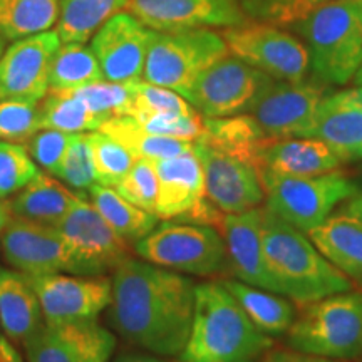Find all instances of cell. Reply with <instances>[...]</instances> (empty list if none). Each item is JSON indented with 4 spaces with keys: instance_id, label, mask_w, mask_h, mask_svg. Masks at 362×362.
<instances>
[{
    "instance_id": "1",
    "label": "cell",
    "mask_w": 362,
    "mask_h": 362,
    "mask_svg": "<svg viewBox=\"0 0 362 362\" xmlns=\"http://www.w3.org/2000/svg\"><path fill=\"white\" fill-rule=\"evenodd\" d=\"M111 322L131 346L178 357L188 341L197 284L187 275L129 257L112 272Z\"/></svg>"
},
{
    "instance_id": "2",
    "label": "cell",
    "mask_w": 362,
    "mask_h": 362,
    "mask_svg": "<svg viewBox=\"0 0 362 362\" xmlns=\"http://www.w3.org/2000/svg\"><path fill=\"white\" fill-rule=\"evenodd\" d=\"M274 341L220 280L197 285L192 330L176 362H259Z\"/></svg>"
},
{
    "instance_id": "3",
    "label": "cell",
    "mask_w": 362,
    "mask_h": 362,
    "mask_svg": "<svg viewBox=\"0 0 362 362\" xmlns=\"http://www.w3.org/2000/svg\"><path fill=\"white\" fill-rule=\"evenodd\" d=\"M262 250L277 293L298 307L352 291V280L329 262L309 235L270 214L264 206Z\"/></svg>"
},
{
    "instance_id": "4",
    "label": "cell",
    "mask_w": 362,
    "mask_h": 362,
    "mask_svg": "<svg viewBox=\"0 0 362 362\" xmlns=\"http://www.w3.org/2000/svg\"><path fill=\"white\" fill-rule=\"evenodd\" d=\"M292 29L305 40L314 79L327 86L354 79L362 64V0H330Z\"/></svg>"
},
{
    "instance_id": "5",
    "label": "cell",
    "mask_w": 362,
    "mask_h": 362,
    "mask_svg": "<svg viewBox=\"0 0 362 362\" xmlns=\"http://www.w3.org/2000/svg\"><path fill=\"white\" fill-rule=\"evenodd\" d=\"M287 346L327 359L362 356V292H341L298 307Z\"/></svg>"
},
{
    "instance_id": "6",
    "label": "cell",
    "mask_w": 362,
    "mask_h": 362,
    "mask_svg": "<svg viewBox=\"0 0 362 362\" xmlns=\"http://www.w3.org/2000/svg\"><path fill=\"white\" fill-rule=\"evenodd\" d=\"M134 255L183 275L215 277L230 270L225 240L210 225L166 221L133 245Z\"/></svg>"
},
{
    "instance_id": "7",
    "label": "cell",
    "mask_w": 362,
    "mask_h": 362,
    "mask_svg": "<svg viewBox=\"0 0 362 362\" xmlns=\"http://www.w3.org/2000/svg\"><path fill=\"white\" fill-rule=\"evenodd\" d=\"M259 173L265 189L267 210L305 233L359 192V185L341 168L314 176Z\"/></svg>"
},
{
    "instance_id": "8",
    "label": "cell",
    "mask_w": 362,
    "mask_h": 362,
    "mask_svg": "<svg viewBox=\"0 0 362 362\" xmlns=\"http://www.w3.org/2000/svg\"><path fill=\"white\" fill-rule=\"evenodd\" d=\"M226 54L223 37L211 29L151 30L143 79L185 96L198 76Z\"/></svg>"
},
{
    "instance_id": "9",
    "label": "cell",
    "mask_w": 362,
    "mask_h": 362,
    "mask_svg": "<svg viewBox=\"0 0 362 362\" xmlns=\"http://www.w3.org/2000/svg\"><path fill=\"white\" fill-rule=\"evenodd\" d=\"M220 34L232 56L272 79L297 83L307 79L310 72L305 44L277 25L247 21L245 24L226 27Z\"/></svg>"
},
{
    "instance_id": "10",
    "label": "cell",
    "mask_w": 362,
    "mask_h": 362,
    "mask_svg": "<svg viewBox=\"0 0 362 362\" xmlns=\"http://www.w3.org/2000/svg\"><path fill=\"white\" fill-rule=\"evenodd\" d=\"M329 86L320 81L272 79L247 112L269 139L310 138L320 103Z\"/></svg>"
},
{
    "instance_id": "11",
    "label": "cell",
    "mask_w": 362,
    "mask_h": 362,
    "mask_svg": "<svg viewBox=\"0 0 362 362\" xmlns=\"http://www.w3.org/2000/svg\"><path fill=\"white\" fill-rule=\"evenodd\" d=\"M72 253L76 275H104L133 257L129 243L117 235L99 215L93 203L79 193L78 200L64 218L56 225Z\"/></svg>"
},
{
    "instance_id": "12",
    "label": "cell",
    "mask_w": 362,
    "mask_h": 362,
    "mask_svg": "<svg viewBox=\"0 0 362 362\" xmlns=\"http://www.w3.org/2000/svg\"><path fill=\"white\" fill-rule=\"evenodd\" d=\"M270 76L226 54L198 76L185 99L203 117H228L250 110Z\"/></svg>"
},
{
    "instance_id": "13",
    "label": "cell",
    "mask_w": 362,
    "mask_h": 362,
    "mask_svg": "<svg viewBox=\"0 0 362 362\" xmlns=\"http://www.w3.org/2000/svg\"><path fill=\"white\" fill-rule=\"evenodd\" d=\"M194 148V146H193ZM160 220L203 223L216 228L221 211L206 200L203 166L194 151L155 161Z\"/></svg>"
},
{
    "instance_id": "14",
    "label": "cell",
    "mask_w": 362,
    "mask_h": 362,
    "mask_svg": "<svg viewBox=\"0 0 362 362\" xmlns=\"http://www.w3.org/2000/svg\"><path fill=\"white\" fill-rule=\"evenodd\" d=\"M0 250L7 264L25 277L72 270L69 243L54 225L12 215L0 232Z\"/></svg>"
},
{
    "instance_id": "15",
    "label": "cell",
    "mask_w": 362,
    "mask_h": 362,
    "mask_svg": "<svg viewBox=\"0 0 362 362\" xmlns=\"http://www.w3.org/2000/svg\"><path fill=\"white\" fill-rule=\"evenodd\" d=\"M27 279L37 293L45 322L98 320L111 304L112 279L106 275L49 274Z\"/></svg>"
},
{
    "instance_id": "16",
    "label": "cell",
    "mask_w": 362,
    "mask_h": 362,
    "mask_svg": "<svg viewBox=\"0 0 362 362\" xmlns=\"http://www.w3.org/2000/svg\"><path fill=\"white\" fill-rule=\"evenodd\" d=\"M61 39L56 30L13 40L0 56V99L40 103L49 93V76Z\"/></svg>"
},
{
    "instance_id": "17",
    "label": "cell",
    "mask_w": 362,
    "mask_h": 362,
    "mask_svg": "<svg viewBox=\"0 0 362 362\" xmlns=\"http://www.w3.org/2000/svg\"><path fill=\"white\" fill-rule=\"evenodd\" d=\"M22 347L27 362H110L116 337L98 320L44 322Z\"/></svg>"
},
{
    "instance_id": "18",
    "label": "cell",
    "mask_w": 362,
    "mask_h": 362,
    "mask_svg": "<svg viewBox=\"0 0 362 362\" xmlns=\"http://www.w3.org/2000/svg\"><path fill=\"white\" fill-rule=\"evenodd\" d=\"M194 155L203 166L206 200L221 214H243L265 202V189L255 166L194 141Z\"/></svg>"
},
{
    "instance_id": "19",
    "label": "cell",
    "mask_w": 362,
    "mask_h": 362,
    "mask_svg": "<svg viewBox=\"0 0 362 362\" xmlns=\"http://www.w3.org/2000/svg\"><path fill=\"white\" fill-rule=\"evenodd\" d=\"M126 12L156 33L226 29L248 21L240 0H129Z\"/></svg>"
},
{
    "instance_id": "20",
    "label": "cell",
    "mask_w": 362,
    "mask_h": 362,
    "mask_svg": "<svg viewBox=\"0 0 362 362\" xmlns=\"http://www.w3.org/2000/svg\"><path fill=\"white\" fill-rule=\"evenodd\" d=\"M149 39L151 29L128 12L107 21L90 40L104 79L121 84L141 81Z\"/></svg>"
},
{
    "instance_id": "21",
    "label": "cell",
    "mask_w": 362,
    "mask_h": 362,
    "mask_svg": "<svg viewBox=\"0 0 362 362\" xmlns=\"http://www.w3.org/2000/svg\"><path fill=\"white\" fill-rule=\"evenodd\" d=\"M319 252L362 285V189L342 202L336 210L307 232Z\"/></svg>"
},
{
    "instance_id": "22",
    "label": "cell",
    "mask_w": 362,
    "mask_h": 362,
    "mask_svg": "<svg viewBox=\"0 0 362 362\" xmlns=\"http://www.w3.org/2000/svg\"><path fill=\"white\" fill-rule=\"evenodd\" d=\"M262 221L264 206L252 208L243 214H221L216 230L225 240L230 270L240 282L277 293L265 269L262 250Z\"/></svg>"
},
{
    "instance_id": "23",
    "label": "cell",
    "mask_w": 362,
    "mask_h": 362,
    "mask_svg": "<svg viewBox=\"0 0 362 362\" xmlns=\"http://www.w3.org/2000/svg\"><path fill=\"white\" fill-rule=\"evenodd\" d=\"M310 138L324 141L342 163L362 160V86L322 99Z\"/></svg>"
},
{
    "instance_id": "24",
    "label": "cell",
    "mask_w": 362,
    "mask_h": 362,
    "mask_svg": "<svg viewBox=\"0 0 362 362\" xmlns=\"http://www.w3.org/2000/svg\"><path fill=\"white\" fill-rule=\"evenodd\" d=\"M342 161L317 138L267 139L257 170L284 176H314L341 168Z\"/></svg>"
},
{
    "instance_id": "25",
    "label": "cell",
    "mask_w": 362,
    "mask_h": 362,
    "mask_svg": "<svg viewBox=\"0 0 362 362\" xmlns=\"http://www.w3.org/2000/svg\"><path fill=\"white\" fill-rule=\"evenodd\" d=\"M39 297L21 272L0 270V327L8 341L24 346L44 325Z\"/></svg>"
},
{
    "instance_id": "26",
    "label": "cell",
    "mask_w": 362,
    "mask_h": 362,
    "mask_svg": "<svg viewBox=\"0 0 362 362\" xmlns=\"http://www.w3.org/2000/svg\"><path fill=\"white\" fill-rule=\"evenodd\" d=\"M79 193L67 188L56 176L39 171L37 176L8 200L12 215L56 226L78 200Z\"/></svg>"
},
{
    "instance_id": "27",
    "label": "cell",
    "mask_w": 362,
    "mask_h": 362,
    "mask_svg": "<svg viewBox=\"0 0 362 362\" xmlns=\"http://www.w3.org/2000/svg\"><path fill=\"white\" fill-rule=\"evenodd\" d=\"M267 139L253 116L243 112L228 117H203V133L197 141L257 168L259 153Z\"/></svg>"
},
{
    "instance_id": "28",
    "label": "cell",
    "mask_w": 362,
    "mask_h": 362,
    "mask_svg": "<svg viewBox=\"0 0 362 362\" xmlns=\"http://www.w3.org/2000/svg\"><path fill=\"white\" fill-rule=\"evenodd\" d=\"M220 282L237 298L240 307L245 310L248 319L255 324V327L260 329L267 336H282L291 329L297 315L291 298L243 284L240 280L223 279Z\"/></svg>"
},
{
    "instance_id": "29",
    "label": "cell",
    "mask_w": 362,
    "mask_h": 362,
    "mask_svg": "<svg viewBox=\"0 0 362 362\" xmlns=\"http://www.w3.org/2000/svg\"><path fill=\"white\" fill-rule=\"evenodd\" d=\"M128 4L129 0H61L56 24L61 44H86Z\"/></svg>"
},
{
    "instance_id": "30",
    "label": "cell",
    "mask_w": 362,
    "mask_h": 362,
    "mask_svg": "<svg viewBox=\"0 0 362 362\" xmlns=\"http://www.w3.org/2000/svg\"><path fill=\"white\" fill-rule=\"evenodd\" d=\"M89 202L115 232L129 245L139 242L158 225V216L126 200L112 187L94 183L88 189Z\"/></svg>"
},
{
    "instance_id": "31",
    "label": "cell",
    "mask_w": 362,
    "mask_h": 362,
    "mask_svg": "<svg viewBox=\"0 0 362 362\" xmlns=\"http://www.w3.org/2000/svg\"><path fill=\"white\" fill-rule=\"evenodd\" d=\"M99 131L115 138L134 158L144 160H166L193 151L194 141L153 134L143 128L133 116H115L104 123Z\"/></svg>"
},
{
    "instance_id": "32",
    "label": "cell",
    "mask_w": 362,
    "mask_h": 362,
    "mask_svg": "<svg viewBox=\"0 0 362 362\" xmlns=\"http://www.w3.org/2000/svg\"><path fill=\"white\" fill-rule=\"evenodd\" d=\"M59 11L61 0H0V34L13 42L51 30Z\"/></svg>"
},
{
    "instance_id": "33",
    "label": "cell",
    "mask_w": 362,
    "mask_h": 362,
    "mask_svg": "<svg viewBox=\"0 0 362 362\" xmlns=\"http://www.w3.org/2000/svg\"><path fill=\"white\" fill-rule=\"evenodd\" d=\"M40 129H57L62 133H90L106 123V117L90 111L69 90H49L39 103Z\"/></svg>"
},
{
    "instance_id": "34",
    "label": "cell",
    "mask_w": 362,
    "mask_h": 362,
    "mask_svg": "<svg viewBox=\"0 0 362 362\" xmlns=\"http://www.w3.org/2000/svg\"><path fill=\"white\" fill-rule=\"evenodd\" d=\"M103 79L101 66L90 45L61 44L51 66L49 90H74Z\"/></svg>"
},
{
    "instance_id": "35",
    "label": "cell",
    "mask_w": 362,
    "mask_h": 362,
    "mask_svg": "<svg viewBox=\"0 0 362 362\" xmlns=\"http://www.w3.org/2000/svg\"><path fill=\"white\" fill-rule=\"evenodd\" d=\"M330 0H240L248 21L292 27Z\"/></svg>"
},
{
    "instance_id": "36",
    "label": "cell",
    "mask_w": 362,
    "mask_h": 362,
    "mask_svg": "<svg viewBox=\"0 0 362 362\" xmlns=\"http://www.w3.org/2000/svg\"><path fill=\"white\" fill-rule=\"evenodd\" d=\"M39 171L24 144L0 139V200H11Z\"/></svg>"
},
{
    "instance_id": "37",
    "label": "cell",
    "mask_w": 362,
    "mask_h": 362,
    "mask_svg": "<svg viewBox=\"0 0 362 362\" xmlns=\"http://www.w3.org/2000/svg\"><path fill=\"white\" fill-rule=\"evenodd\" d=\"M88 138L93 149L94 163H96L99 183L115 188L131 170L136 158L123 144L103 131H90Z\"/></svg>"
},
{
    "instance_id": "38",
    "label": "cell",
    "mask_w": 362,
    "mask_h": 362,
    "mask_svg": "<svg viewBox=\"0 0 362 362\" xmlns=\"http://www.w3.org/2000/svg\"><path fill=\"white\" fill-rule=\"evenodd\" d=\"M54 176L76 192H88L94 183H99L88 133L72 136L71 146Z\"/></svg>"
},
{
    "instance_id": "39",
    "label": "cell",
    "mask_w": 362,
    "mask_h": 362,
    "mask_svg": "<svg viewBox=\"0 0 362 362\" xmlns=\"http://www.w3.org/2000/svg\"><path fill=\"white\" fill-rule=\"evenodd\" d=\"M129 84L133 90L129 116L139 117L146 115H161V112H171V115L198 112L187 99L173 89L161 88V86L151 84L144 79Z\"/></svg>"
},
{
    "instance_id": "40",
    "label": "cell",
    "mask_w": 362,
    "mask_h": 362,
    "mask_svg": "<svg viewBox=\"0 0 362 362\" xmlns=\"http://www.w3.org/2000/svg\"><path fill=\"white\" fill-rule=\"evenodd\" d=\"M76 98H79L90 111L106 117L129 116L131 103H133V90L131 84L111 83V81H99L84 86V88L69 90Z\"/></svg>"
},
{
    "instance_id": "41",
    "label": "cell",
    "mask_w": 362,
    "mask_h": 362,
    "mask_svg": "<svg viewBox=\"0 0 362 362\" xmlns=\"http://www.w3.org/2000/svg\"><path fill=\"white\" fill-rule=\"evenodd\" d=\"M39 129V103L0 99V139L25 144Z\"/></svg>"
},
{
    "instance_id": "42",
    "label": "cell",
    "mask_w": 362,
    "mask_h": 362,
    "mask_svg": "<svg viewBox=\"0 0 362 362\" xmlns=\"http://www.w3.org/2000/svg\"><path fill=\"white\" fill-rule=\"evenodd\" d=\"M115 189L133 205L155 215L158 198V173L155 161L136 158L131 170L116 185Z\"/></svg>"
},
{
    "instance_id": "43",
    "label": "cell",
    "mask_w": 362,
    "mask_h": 362,
    "mask_svg": "<svg viewBox=\"0 0 362 362\" xmlns=\"http://www.w3.org/2000/svg\"><path fill=\"white\" fill-rule=\"evenodd\" d=\"M72 136L74 134L62 133L57 129H39L25 143V148L35 165H39L45 173L54 176L71 146Z\"/></svg>"
},
{
    "instance_id": "44",
    "label": "cell",
    "mask_w": 362,
    "mask_h": 362,
    "mask_svg": "<svg viewBox=\"0 0 362 362\" xmlns=\"http://www.w3.org/2000/svg\"><path fill=\"white\" fill-rule=\"evenodd\" d=\"M134 119L149 133L168 136V138L197 141L203 133V116L200 112H193V115L161 112V115L139 116L134 117Z\"/></svg>"
},
{
    "instance_id": "45",
    "label": "cell",
    "mask_w": 362,
    "mask_h": 362,
    "mask_svg": "<svg viewBox=\"0 0 362 362\" xmlns=\"http://www.w3.org/2000/svg\"><path fill=\"white\" fill-rule=\"evenodd\" d=\"M259 362H342L337 359H327V357H320L314 354H307V352H300L296 349H274L267 351L264 356L260 357Z\"/></svg>"
},
{
    "instance_id": "46",
    "label": "cell",
    "mask_w": 362,
    "mask_h": 362,
    "mask_svg": "<svg viewBox=\"0 0 362 362\" xmlns=\"http://www.w3.org/2000/svg\"><path fill=\"white\" fill-rule=\"evenodd\" d=\"M112 362H166L161 356L151 354V352H124L117 356Z\"/></svg>"
},
{
    "instance_id": "47",
    "label": "cell",
    "mask_w": 362,
    "mask_h": 362,
    "mask_svg": "<svg viewBox=\"0 0 362 362\" xmlns=\"http://www.w3.org/2000/svg\"><path fill=\"white\" fill-rule=\"evenodd\" d=\"M12 210L8 205V200H0V232L4 230V226L7 225V221L11 220Z\"/></svg>"
},
{
    "instance_id": "48",
    "label": "cell",
    "mask_w": 362,
    "mask_h": 362,
    "mask_svg": "<svg viewBox=\"0 0 362 362\" xmlns=\"http://www.w3.org/2000/svg\"><path fill=\"white\" fill-rule=\"evenodd\" d=\"M354 81H356V84H357V86H362V64H361V67H359V71L356 72Z\"/></svg>"
},
{
    "instance_id": "49",
    "label": "cell",
    "mask_w": 362,
    "mask_h": 362,
    "mask_svg": "<svg viewBox=\"0 0 362 362\" xmlns=\"http://www.w3.org/2000/svg\"><path fill=\"white\" fill-rule=\"evenodd\" d=\"M4 51H6V39H4L2 34H0V56H2Z\"/></svg>"
},
{
    "instance_id": "50",
    "label": "cell",
    "mask_w": 362,
    "mask_h": 362,
    "mask_svg": "<svg viewBox=\"0 0 362 362\" xmlns=\"http://www.w3.org/2000/svg\"><path fill=\"white\" fill-rule=\"evenodd\" d=\"M0 362H4V361H2V359H0Z\"/></svg>"
}]
</instances>
